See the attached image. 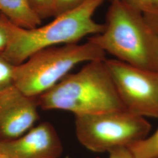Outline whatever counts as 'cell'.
I'll list each match as a JSON object with an SVG mask.
<instances>
[{"instance_id":"cell-3","label":"cell","mask_w":158,"mask_h":158,"mask_svg":"<svg viewBox=\"0 0 158 158\" xmlns=\"http://www.w3.org/2000/svg\"><path fill=\"white\" fill-rule=\"evenodd\" d=\"M105 28L88 40L121 62L158 73V37L143 14L121 0H114L108 10Z\"/></svg>"},{"instance_id":"cell-15","label":"cell","mask_w":158,"mask_h":158,"mask_svg":"<svg viewBox=\"0 0 158 158\" xmlns=\"http://www.w3.org/2000/svg\"><path fill=\"white\" fill-rule=\"evenodd\" d=\"M145 21L158 37V8L152 7L142 13Z\"/></svg>"},{"instance_id":"cell-7","label":"cell","mask_w":158,"mask_h":158,"mask_svg":"<svg viewBox=\"0 0 158 158\" xmlns=\"http://www.w3.org/2000/svg\"><path fill=\"white\" fill-rule=\"evenodd\" d=\"M36 98L24 94L14 85L0 92V141L15 139L39 119Z\"/></svg>"},{"instance_id":"cell-9","label":"cell","mask_w":158,"mask_h":158,"mask_svg":"<svg viewBox=\"0 0 158 158\" xmlns=\"http://www.w3.org/2000/svg\"><path fill=\"white\" fill-rule=\"evenodd\" d=\"M0 14L22 28H35L40 27L42 23L29 0H0Z\"/></svg>"},{"instance_id":"cell-2","label":"cell","mask_w":158,"mask_h":158,"mask_svg":"<svg viewBox=\"0 0 158 158\" xmlns=\"http://www.w3.org/2000/svg\"><path fill=\"white\" fill-rule=\"evenodd\" d=\"M36 98L42 110L66 111L76 117L125 109L105 60L87 62Z\"/></svg>"},{"instance_id":"cell-4","label":"cell","mask_w":158,"mask_h":158,"mask_svg":"<svg viewBox=\"0 0 158 158\" xmlns=\"http://www.w3.org/2000/svg\"><path fill=\"white\" fill-rule=\"evenodd\" d=\"M106 59V53L89 40L83 44L48 48L15 66L14 85L24 94L38 98L57 84L76 65Z\"/></svg>"},{"instance_id":"cell-17","label":"cell","mask_w":158,"mask_h":158,"mask_svg":"<svg viewBox=\"0 0 158 158\" xmlns=\"http://www.w3.org/2000/svg\"><path fill=\"white\" fill-rule=\"evenodd\" d=\"M9 42L8 31L0 17V54L6 49Z\"/></svg>"},{"instance_id":"cell-11","label":"cell","mask_w":158,"mask_h":158,"mask_svg":"<svg viewBox=\"0 0 158 158\" xmlns=\"http://www.w3.org/2000/svg\"><path fill=\"white\" fill-rule=\"evenodd\" d=\"M15 68L0 54V92L14 85Z\"/></svg>"},{"instance_id":"cell-19","label":"cell","mask_w":158,"mask_h":158,"mask_svg":"<svg viewBox=\"0 0 158 158\" xmlns=\"http://www.w3.org/2000/svg\"><path fill=\"white\" fill-rule=\"evenodd\" d=\"M0 158H10L9 156H8L7 155H6L5 154H3L2 153V155L0 156Z\"/></svg>"},{"instance_id":"cell-14","label":"cell","mask_w":158,"mask_h":158,"mask_svg":"<svg viewBox=\"0 0 158 158\" xmlns=\"http://www.w3.org/2000/svg\"><path fill=\"white\" fill-rule=\"evenodd\" d=\"M136 11L143 13L152 6V0H121Z\"/></svg>"},{"instance_id":"cell-13","label":"cell","mask_w":158,"mask_h":158,"mask_svg":"<svg viewBox=\"0 0 158 158\" xmlns=\"http://www.w3.org/2000/svg\"><path fill=\"white\" fill-rule=\"evenodd\" d=\"M55 0H29L34 11L41 19L52 17V10Z\"/></svg>"},{"instance_id":"cell-21","label":"cell","mask_w":158,"mask_h":158,"mask_svg":"<svg viewBox=\"0 0 158 158\" xmlns=\"http://www.w3.org/2000/svg\"><path fill=\"white\" fill-rule=\"evenodd\" d=\"M114 1V0H111V1Z\"/></svg>"},{"instance_id":"cell-6","label":"cell","mask_w":158,"mask_h":158,"mask_svg":"<svg viewBox=\"0 0 158 158\" xmlns=\"http://www.w3.org/2000/svg\"><path fill=\"white\" fill-rule=\"evenodd\" d=\"M105 63L125 109L143 118H158V73L116 59Z\"/></svg>"},{"instance_id":"cell-1","label":"cell","mask_w":158,"mask_h":158,"mask_svg":"<svg viewBox=\"0 0 158 158\" xmlns=\"http://www.w3.org/2000/svg\"><path fill=\"white\" fill-rule=\"evenodd\" d=\"M104 1L87 0L74 10L55 17L45 25L33 29L17 27L0 14L9 36L8 44L1 55L12 64L18 66L42 49L77 44L85 37L101 34L105 25L96 22L93 15Z\"/></svg>"},{"instance_id":"cell-18","label":"cell","mask_w":158,"mask_h":158,"mask_svg":"<svg viewBox=\"0 0 158 158\" xmlns=\"http://www.w3.org/2000/svg\"><path fill=\"white\" fill-rule=\"evenodd\" d=\"M152 7H158V0H152Z\"/></svg>"},{"instance_id":"cell-20","label":"cell","mask_w":158,"mask_h":158,"mask_svg":"<svg viewBox=\"0 0 158 158\" xmlns=\"http://www.w3.org/2000/svg\"><path fill=\"white\" fill-rule=\"evenodd\" d=\"M2 155V152H1V148H0V156Z\"/></svg>"},{"instance_id":"cell-12","label":"cell","mask_w":158,"mask_h":158,"mask_svg":"<svg viewBox=\"0 0 158 158\" xmlns=\"http://www.w3.org/2000/svg\"><path fill=\"white\" fill-rule=\"evenodd\" d=\"M87 0H55L52 17H56L71 11L81 6Z\"/></svg>"},{"instance_id":"cell-16","label":"cell","mask_w":158,"mask_h":158,"mask_svg":"<svg viewBox=\"0 0 158 158\" xmlns=\"http://www.w3.org/2000/svg\"><path fill=\"white\" fill-rule=\"evenodd\" d=\"M108 153V158H134L130 152V149L126 147L115 149Z\"/></svg>"},{"instance_id":"cell-10","label":"cell","mask_w":158,"mask_h":158,"mask_svg":"<svg viewBox=\"0 0 158 158\" xmlns=\"http://www.w3.org/2000/svg\"><path fill=\"white\" fill-rule=\"evenodd\" d=\"M134 158H158V129L150 136L128 148Z\"/></svg>"},{"instance_id":"cell-22","label":"cell","mask_w":158,"mask_h":158,"mask_svg":"<svg viewBox=\"0 0 158 158\" xmlns=\"http://www.w3.org/2000/svg\"></svg>"},{"instance_id":"cell-8","label":"cell","mask_w":158,"mask_h":158,"mask_svg":"<svg viewBox=\"0 0 158 158\" xmlns=\"http://www.w3.org/2000/svg\"><path fill=\"white\" fill-rule=\"evenodd\" d=\"M1 152L10 158H59L63 148L53 126L43 122L15 139L0 141Z\"/></svg>"},{"instance_id":"cell-5","label":"cell","mask_w":158,"mask_h":158,"mask_svg":"<svg viewBox=\"0 0 158 158\" xmlns=\"http://www.w3.org/2000/svg\"><path fill=\"white\" fill-rule=\"evenodd\" d=\"M75 126L79 142L96 153L128 148L147 137L151 129L145 118L125 109L77 116Z\"/></svg>"}]
</instances>
